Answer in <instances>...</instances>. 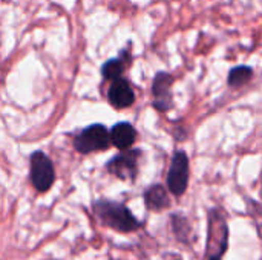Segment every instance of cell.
I'll list each match as a JSON object with an SVG mask.
<instances>
[{
  "label": "cell",
  "instance_id": "cell-9",
  "mask_svg": "<svg viewBox=\"0 0 262 260\" xmlns=\"http://www.w3.org/2000/svg\"><path fill=\"white\" fill-rule=\"evenodd\" d=\"M144 204H146V208L150 211H161L170 207V199H169L166 188L161 184H155L146 190Z\"/></svg>",
  "mask_w": 262,
  "mask_h": 260
},
{
  "label": "cell",
  "instance_id": "cell-6",
  "mask_svg": "<svg viewBox=\"0 0 262 260\" xmlns=\"http://www.w3.org/2000/svg\"><path fill=\"white\" fill-rule=\"evenodd\" d=\"M109 103L117 109H126L134 104L135 93L130 84L123 78H115L107 92Z\"/></svg>",
  "mask_w": 262,
  "mask_h": 260
},
{
  "label": "cell",
  "instance_id": "cell-5",
  "mask_svg": "<svg viewBox=\"0 0 262 260\" xmlns=\"http://www.w3.org/2000/svg\"><path fill=\"white\" fill-rule=\"evenodd\" d=\"M140 150H129L120 153L118 156L112 158L106 169L109 173H112L114 176L120 178L121 181H134L137 178V161L140 156Z\"/></svg>",
  "mask_w": 262,
  "mask_h": 260
},
{
  "label": "cell",
  "instance_id": "cell-1",
  "mask_svg": "<svg viewBox=\"0 0 262 260\" xmlns=\"http://www.w3.org/2000/svg\"><path fill=\"white\" fill-rule=\"evenodd\" d=\"M92 210L101 225L118 233H134L143 227V224L132 215V211L120 202L100 199L94 202Z\"/></svg>",
  "mask_w": 262,
  "mask_h": 260
},
{
  "label": "cell",
  "instance_id": "cell-3",
  "mask_svg": "<svg viewBox=\"0 0 262 260\" xmlns=\"http://www.w3.org/2000/svg\"><path fill=\"white\" fill-rule=\"evenodd\" d=\"M111 144L109 132L103 124H94L86 127L74 141V147L80 153H91L107 149Z\"/></svg>",
  "mask_w": 262,
  "mask_h": 260
},
{
  "label": "cell",
  "instance_id": "cell-2",
  "mask_svg": "<svg viewBox=\"0 0 262 260\" xmlns=\"http://www.w3.org/2000/svg\"><path fill=\"white\" fill-rule=\"evenodd\" d=\"M29 164H31L32 185L40 193L48 192L55 181V172H54V166H52L51 159L43 152H34L31 155Z\"/></svg>",
  "mask_w": 262,
  "mask_h": 260
},
{
  "label": "cell",
  "instance_id": "cell-7",
  "mask_svg": "<svg viewBox=\"0 0 262 260\" xmlns=\"http://www.w3.org/2000/svg\"><path fill=\"white\" fill-rule=\"evenodd\" d=\"M170 84H172V77L169 74H164V72H160L155 80H154V87H152V92H154V97H155V103L154 106L160 110H167L172 104V100H170Z\"/></svg>",
  "mask_w": 262,
  "mask_h": 260
},
{
  "label": "cell",
  "instance_id": "cell-12",
  "mask_svg": "<svg viewBox=\"0 0 262 260\" xmlns=\"http://www.w3.org/2000/svg\"><path fill=\"white\" fill-rule=\"evenodd\" d=\"M123 70H124V63H123L120 58H117V60H109V61L103 66L101 74H103L104 78H107V80H115V78H118V77L123 74Z\"/></svg>",
  "mask_w": 262,
  "mask_h": 260
},
{
  "label": "cell",
  "instance_id": "cell-13",
  "mask_svg": "<svg viewBox=\"0 0 262 260\" xmlns=\"http://www.w3.org/2000/svg\"><path fill=\"white\" fill-rule=\"evenodd\" d=\"M223 259V256H220V254H210V257L209 260H221Z\"/></svg>",
  "mask_w": 262,
  "mask_h": 260
},
{
  "label": "cell",
  "instance_id": "cell-11",
  "mask_svg": "<svg viewBox=\"0 0 262 260\" xmlns=\"http://www.w3.org/2000/svg\"><path fill=\"white\" fill-rule=\"evenodd\" d=\"M172 227H173V233L175 236L180 239V242H189V233H190V227L186 218H181L180 215H173L172 216Z\"/></svg>",
  "mask_w": 262,
  "mask_h": 260
},
{
  "label": "cell",
  "instance_id": "cell-4",
  "mask_svg": "<svg viewBox=\"0 0 262 260\" xmlns=\"http://www.w3.org/2000/svg\"><path fill=\"white\" fill-rule=\"evenodd\" d=\"M189 185V158L184 152H177L167 173V187L172 195L183 196Z\"/></svg>",
  "mask_w": 262,
  "mask_h": 260
},
{
  "label": "cell",
  "instance_id": "cell-8",
  "mask_svg": "<svg viewBox=\"0 0 262 260\" xmlns=\"http://www.w3.org/2000/svg\"><path fill=\"white\" fill-rule=\"evenodd\" d=\"M109 139L117 149L127 150V149H130L134 146V143L137 139V132H135L132 124L118 123V124H115L112 127V130L109 133Z\"/></svg>",
  "mask_w": 262,
  "mask_h": 260
},
{
  "label": "cell",
  "instance_id": "cell-10",
  "mask_svg": "<svg viewBox=\"0 0 262 260\" xmlns=\"http://www.w3.org/2000/svg\"><path fill=\"white\" fill-rule=\"evenodd\" d=\"M252 74H253V70L249 66L235 67V69H232V72L229 75V84L232 87H241L252 78Z\"/></svg>",
  "mask_w": 262,
  "mask_h": 260
}]
</instances>
